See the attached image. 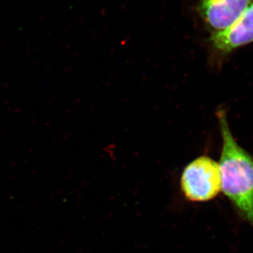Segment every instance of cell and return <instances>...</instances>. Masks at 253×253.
<instances>
[{
	"label": "cell",
	"instance_id": "3",
	"mask_svg": "<svg viewBox=\"0 0 253 253\" xmlns=\"http://www.w3.org/2000/svg\"><path fill=\"white\" fill-rule=\"evenodd\" d=\"M208 42L214 53L220 56L253 42V1L235 22L224 31L212 33Z\"/></svg>",
	"mask_w": 253,
	"mask_h": 253
},
{
	"label": "cell",
	"instance_id": "1",
	"mask_svg": "<svg viewBox=\"0 0 253 253\" xmlns=\"http://www.w3.org/2000/svg\"><path fill=\"white\" fill-rule=\"evenodd\" d=\"M217 116L223 141L219 164L221 191L253 226V158L236 142L224 111L219 110Z\"/></svg>",
	"mask_w": 253,
	"mask_h": 253
},
{
	"label": "cell",
	"instance_id": "4",
	"mask_svg": "<svg viewBox=\"0 0 253 253\" xmlns=\"http://www.w3.org/2000/svg\"><path fill=\"white\" fill-rule=\"evenodd\" d=\"M253 0H200L197 11L212 33L224 31L235 22Z\"/></svg>",
	"mask_w": 253,
	"mask_h": 253
},
{
	"label": "cell",
	"instance_id": "2",
	"mask_svg": "<svg viewBox=\"0 0 253 253\" xmlns=\"http://www.w3.org/2000/svg\"><path fill=\"white\" fill-rule=\"evenodd\" d=\"M181 186L190 201L202 202L214 199L221 191L219 164L207 156L196 158L184 169Z\"/></svg>",
	"mask_w": 253,
	"mask_h": 253
}]
</instances>
